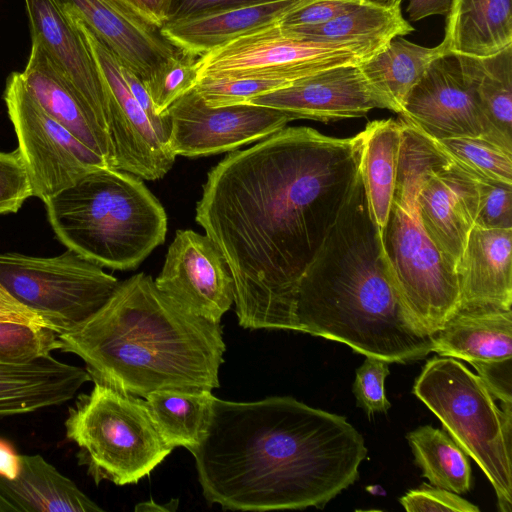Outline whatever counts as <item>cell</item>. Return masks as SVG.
Instances as JSON below:
<instances>
[{
  "mask_svg": "<svg viewBox=\"0 0 512 512\" xmlns=\"http://www.w3.org/2000/svg\"><path fill=\"white\" fill-rule=\"evenodd\" d=\"M361 135L285 127L207 175L195 219L224 255L246 329L290 330L297 284L359 175Z\"/></svg>",
  "mask_w": 512,
  "mask_h": 512,
  "instance_id": "6da1fadb",
  "label": "cell"
},
{
  "mask_svg": "<svg viewBox=\"0 0 512 512\" xmlns=\"http://www.w3.org/2000/svg\"><path fill=\"white\" fill-rule=\"evenodd\" d=\"M204 498L225 510L323 508L359 477L362 435L343 416L290 396H214L190 450Z\"/></svg>",
  "mask_w": 512,
  "mask_h": 512,
  "instance_id": "7a4b0ae2",
  "label": "cell"
},
{
  "mask_svg": "<svg viewBox=\"0 0 512 512\" xmlns=\"http://www.w3.org/2000/svg\"><path fill=\"white\" fill-rule=\"evenodd\" d=\"M290 330L389 363L415 362L431 352V335L409 316L394 285L360 174L297 284Z\"/></svg>",
  "mask_w": 512,
  "mask_h": 512,
  "instance_id": "3957f363",
  "label": "cell"
},
{
  "mask_svg": "<svg viewBox=\"0 0 512 512\" xmlns=\"http://www.w3.org/2000/svg\"><path fill=\"white\" fill-rule=\"evenodd\" d=\"M57 336L58 350L81 358L91 381L124 394L219 387L220 323L187 312L145 273L119 282L100 309Z\"/></svg>",
  "mask_w": 512,
  "mask_h": 512,
  "instance_id": "277c9868",
  "label": "cell"
},
{
  "mask_svg": "<svg viewBox=\"0 0 512 512\" xmlns=\"http://www.w3.org/2000/svg\"><path fill=\"white\" fill-rule=\"evenodd\" d=\"M43 203L58 240L101 267L134 269L165 241L162 204L125 171L97 168Z\"/></svg>",
  "mask_w": 512,
  "mask_h": 512,
  "instance_id": "5b68a950",
  "label": "cell"
},
{
  "mask_svg": "<svg viewBox=\"0 0 512 512\" xmlns=\"http://www.w3.org/2000/svg\"><path fill=\"white\" fill-rule=\"evenodd\" d=\"M403 123L395 191L381 234L389 270L400 299L415 324L429 335L459 309L456 271L427 236L420 222L417 195L425 175L451 159L436 141Z\"/></svg>",
  "mask_w": 512,
  "mask_h": 512,
  "instance_id": "8992f818",
  "label": "cell"
},
{
  "mask_svg": "<svg viewBox=\"0 0 512 512\" xmlns=\"http://www.w3.org/2000/svg\"><path fill=\"white\" fill-rule=\"evenodd\" d=\"M412 393L484 472L499 510L511 512L512 404L499 409L482 379L451 357L428 360Z\"/></svg>",
  "mask_w": 512,
  "mask_h": 512,
  "instance_id": "52a82bcc",
  "label": "cell"
},
{
  "mask_svg": "<svg viewBox=\"0 0 512 512\" xmlns=\"http://www.w3.org/2000/svg\"><path fill=\"white\" fill-rule=\"evenodd\" d=\"M66 437L96 484L137 483L173 450L158 431L145 400L94 383L78 396L65 421Z\"/></svg>",
  "mask_w": 512,
  "mask_h": 512,
  "instance_id": "ba28073f",
  "label": "cell"
},
{
  "mask_svg": "<svg viewBox=\"0 0 512 512\" xmlns=\"http://www.w3.org/2000/svg\"><path fill=\"white\" fill-rule=\"evenodd\" d=\"M0 283L59 334L100 309L119 281L98 264L67 248L52 257L0 252Z\"/></svg>",
  "mask_w": 512,
  "mask_h": 512,
  "instance_id": "9c48e42d",
  "label": "cell"
},
{
  "mask_svg": "<svg viewBox=\"0 0 512 512\" xmlns=\"http://www.w3.org/2000/svg\"><path fill=\"white\" fill-rule=\"evenodd\" d=\"M381 49L365 44L310 41L275 22L200 56L198 79L255 77L293 83L327 68L359 64Z\"/></svg>",
  "mask_w": 512,
  "mask_h": 512,
  "instance_id": "30bf717a",
  "label": "cell"
},
{
  "mask_svg": "<svg viewBox=\"0 0 512 512\" xmlns=\"http://www.w3.org/2000/svg\"><path fill=\"white\" fill-rule=\"evenodd\" d=\"M3 100L17 137V148L28 171L33 196L44 202L88 172L109 167L101 156L42 108L27 90L20 72H12L7 77Z\"/></svg>",
  "mask_w": 512,
  "mask_h": 512,
  "instance_id": "8fae6325",
  "label": "cell"
},
{
  "mask_svg": "<svg viewBox=\"0 0 512 512\" xmlns=\"http://www.w3.org/2000/svg\"><path fill=\"white\" fill-rule=\"evenodd\" d=\"M165 112L170 121L169 148L175 156L186 157L235 150L293 121L283 111L250 103L208 106L194 87Z\"/></svg>",
  "mask_w": 512,
  "mask_h": 512,
  "instance_id": "7c38bea8",
  "label": "cell"
},
{
  "mask_svg": "<svg viewBox=\"0 0 512 512\" xmlns=\"http://www.w3.org/2000/svg\"><path fill=\"white\" fill-rule=\"evenodd\" d=\"M63 11L86 42L108 91L114 168L140 179H161L173 166L176 156L159 138L131 94L113 52L78 17Z\"/></svg>",
  "mask_w": 512,
  "mask_h": 512,
  "instance_id": "4fadbf2b",
  "label": "cell"
},
{
  "mask_svg": "<svg viewBox=\"0 0 512 512\" xmlns=\"http://www.w3.org/2000/svg\"><path fill=\"white\" fill-rule=\"evenodd\" d=\"M156 287L187 312L220 323L234 303L235 286L229 265L205 234L177 230Z\"/></svg>",
  "mask_w": 512,
  "mask_h": 512,
  "instance_id": "5bb4252c",
  "label": "cell"
},
{
  "mask_svg": "<svg viewBox=\"0 0 512 512\" xmlns=\"http://www.w3.org/2000/svg\"><path fill=\"white\" fill-rule=\"evenodd\" d=\"M399 115L436 141L455 137H484L492 141L490 125L452 53L432 61L410 91Z\"/></svg>",
  "mask_w": 512,
  "mask_h": 512,
  "instance_id": "9a60e30c",
  "label": "cell"
},
{
  "mask_svg": "<svg viewBox=\"0 0 512 512\" xmlns=\"http://www.w3.org/2000/svg\"><path fill=\"white\" fill-rule=\"evenodd\" d=\"M24 2L31 40L38 42L65 74L93 123L111 143L108 91L83 37L57 0Z\"/></svg>",
  "mask_w": 512,
  "mask_h": 512,
  "instance_id": "2e32d148",
  "label": "cell"
},
{
  "mask_svg": "<svg viewBox=\"0 0 512 512\" xmlns=\"http://www.w3.org/2000/svg\"><path fill=\"white\" fill-rule=\"evenodd\" d=\"M245 103L270 107L293 120L332 122L364 117L374 108L387 109L364 80L358 64L334 66Z\"/></svg>",
  "mask_w": 512,
  "mask_h": 512,
  "instance_id": "e0dca14e",
  "label": "cell"
},
{
  "mask_svg": "<svg viewBox=\"0 0 512 512\" xmlns=\"http://www.w3.org/2000/svg\"><path fill=\"white\" fill-rule=\"evenodd\" d=\"M417 204L427 236L456 271L477 216L476 179L453 161L445 162L425 175Z\"/></svg>",
  "mask_w": 512,
  "mask_h": 512,
  "instance_id": "ac0fdd59",
  "label": "cell"
},
{
  "mask_svg": "<svg viewBox=\"0 0 512 512\" xmlns=\"http://www.w3.org/2000/svg\"><path fill=\"white\" fill-rule=\"evenodd\" d=\"M78 17L142 82L166 60L182 53L162 33L109 0H57Z\"/></svg>",
  "mask_w": 512,
  "mask_h": 512,
  "instance_id": "d6986e66",
  "label": "cell"
},
{
  "mask_svg": "<svg viewBox=\"0 0 512 512\" xmlns=\"http://www.w3.org/2000/svg\"><path fill=\"white\" fill-rule=\"evenodd\" d=\"M456 273L458 310H511L512 228L474 225Z\"/></svg>",
  "mask_w": 512,
  "mask_h": 512,
  "instance_id": "ffe728a7",
  "label": "cell"
},
{
  "mask_svg": "<svg viewBox=\"0 0 512 512\" xmlns=\"http://www.w3.org/2000/svg\"><path fill=\"white\" fill-rule=\"evenodd\" d=\"M88 381L85 369L51 354L28 362L0 360V417L61 405Z\"/></svg>",
  "mask_w": 512,
  "mask_h": 512,
  "instance_id": "44dd1931",
  "label": "cell"
},
{
  "mask_svg": "<svg viewBox=\"0 0 512 512\" xmlns=\"http://www.w3.org/2000/svg\"><path fill=\"white\" fill-rule=\"evenodd\" d=\"M21 73L27 90L57 122L114 168L113 148L90 118L77 92L44 48L31 41Z\"/></svg>",
  "mask_w": 512,
  "mask_h": 512,
  "instance_id": "7402d4cb",
  "label": "cell"
},
{
  "mask_svg": "<svg viewBox=\"0 0 512 512\" xmlns=\"http://www.w3.org/2000/svg\"><path fill=\"white\" fill-rule=\"evenodd\" d=\"M305 0H277L168 22L163 35L183 53L200 57L231 40L278 22Z\"/></svg>",
  "mask_w": 512,
  "mask_h": 512,
  "instance_id": "603a6c76",
  "label": "cell"
},
{
  "mask_svg": "<svg viewBox=\"0 0 512 512\" xmlns=\"http://www.w3.org/2000/svg\"><path fill=\"white\" fill-rule=\"evenodd\" d=\"M431 352L473 367L512 359L511 310H458L431 335Z\"/></svg>",
  "mask_w": 512,
  "mask_h": 512,
  "instance_id": "cb8c5ba5",
  "label": "cell"
},
{
  "mask_svg": "<svg viewBox=\"0 0 512 512\" xmlns=\"http://www.w3.org/2000/svg\"><path fill=\"white\" fill-rule=\"evenodd\" d=\"M19 462L16 478L0 476V493L17 512L103 511L41 455H19Z\"/></svg>",
  "mask_w": 512,
  "mask_h": 512,
  "instance_id": "d4e9b609",
  "label": "cell"
},
{
  "mask_svg": "<svg viewBox=\"0 0 512 512\" xmlns=\"http://www.w3.org/2000/svg\"><path fill=\"white\" fill-rule=\"evenodd\" d=\"M361 135L359 173L370 216L382 234L390 215L403 140L401 119L369 122Z\"/></svg>",
  "mask_w": 512,
  "mask_h": 512,
  "instance_id": "484cf974",
  "label": "cell"
},
{
  "mask_svg": "<svg viewBox=\"0 0 512 512\" xmlns=\"http://www.w3.org/2000/svg\"><path fill=\"white\" fill-rule=\"evenodd\" d=\"M441 43L447 53L479 57L512 45V0H452Z\"/></svg>",
  "mask_w": 512,
  "mask_h": 512,
  "instance_id": "4316f807",
  "label": "cell"
},
{
  "mask_svg": "<svg viewBox=\"0 0 512 512\" xmlns=\"http://www.w3.org/2000/svg\"><path fill=\"white\" fill-rule=\"evenodd\" d=\"M446 53L442 43L429 48L397 37L358 67L369 88L387 109L400 114L410 91L432 61Z\"/></svg>",
  "mask_w": 512,
  "mask_h": 512,
  "instance_id": "83f0119b",
  "label": "cell"
},
{
  "mask_svg": "<svg viewBox=\"0 0 512 512\" xmlns=\"http://www.w3.org/2000/svg\"><path fill=\"white\" fill-rule=\"evenodd\" d=\"M455 55L490 125L491 140L512 151V45L489 56Z\"/></svg>",
  "mask_w": 512,
  "mask_h": 512,
  "instance_id": "f1b7e54d",
  "label": "cell"
},
{
  "mask_svg": "<svg viewBox=\"0 0 512 512\" xmlns=\"http://www.w3.org/2000/svg\"><path fill=\"white\" fill-rule=\"evenodd\" d=\"M284 28L318 43L365 44L380 49L392 39L414 30L403 18L401 8L390 9L366 3L320 25Z\"/></svg>",
  "mask_w": 512,
  "mask_h": 512,
  "instance_id": "f546056e",
  "label": "cell"
},
{
  "mask_svg": "<svg viewBox=\"0 0 512 512\" xmlns=\"http://www.w3.org/2000/svg\"><path fill=\"white\" fill-rule=\"evenodd\" d=\"M213 398L211 391L162 390L144 399L166 443L173 449L183 446L190 450L205 432Z\"/></svg>",
  "mask_w": 512,
  "mask_h": 512,
  "instance_id": "4dcf8cb0",
  "label": "cell"
},
{
  "mask_svg": "<svg viewBox=\"0 0 512 512\" xmlns=\"http://www.w3.org/2000/svg\"><path fill=\"white\" fill-rule=\"evenodd\" d=\"M407 440L422 476L430 484L457 494L471 490V467L465 452L444 431L430 425L407 434Z\"/></svg>",
  "mask_w": 512,
  "mask_h": 512,
  "instance_id": "1f68e13d",
  "label": "cell"
},
{
  "mask_svg": "<svg viewBox=\"0 0 512 512\" xmlns=\"http://www.w3.org/2000/svg\"><path fill=\"white\" fill-rule=\"evenodd\" d=\"M436 143L475 179L512 184V151L484 137H455Z\"/></svg>",
  "mask_w": 512,
  "mask_h": 512,
  "instance_id": "d6a6232c",
  "label": "cell"
},
{
  "mask_svg": "<svg viewBox=\"0 0 512 512\" xmlns=\"http://www.w3.org/2000/svg\"><path fill=\"white\" fill-rule=\"evenodd\" d=\"M198 58L182 52L162 63L143 82L157 114L163 115L177 99L195 86Z\"/></svg>",
  "mask_w": 512,
  "mask_h": 512,
  "instance_id": "836d02e7",
  "label": "cell"
},
{
  "mask_svg": "<svg viewBox=\"0 0 512 512\" xmlns=\"http://www.w3.org/2000/svg\"><path fill=\"white\" fill-rule=\"evenodd\" d=\"M58 348V336L52 329L0 322V360L28 362Z\"/></svg>",
  "mask_w": 512,
  "mask_h": 512,
  "instance_id": "e575fe53",
  "label": "cell"
},
{
  "mask_svg": "<svg viewBox=\"0 0 512 512\" xmlns=\"http://www.w3.org/2000/svg\"><path fill=\"white\" fill-rule=\"evenodd\" d=\"M389 364L383 359L366 356L356 370L352 392L357 405L368 417L376 413H385L391 407L385 392V379L390 373Z\"/></svg>",
  "mask_w": 512,
  "mask_h": 512,
  "instance_id": "d590c367",
  "label": "cell"
},
{
  "mask_svg": "<svg viewBox=\"0 0 512 512\" xmlns=\"http://www.w3.org/2000/svg\"><path fill=\"white\" fill-rule=\"evenodd\" d=\"M32 196L30 178L20 150H0V215L18 212Z\"/></svg>",
  "mask_w": 512,
  "mask_h": 512,
  "instance_id": "8d00e7d4",
  "label": "cell"
},
{
  "mask_svg": "<svg viewBox=\"0 0 512 512\" xmlns=\"http://www.w3.org/2000/svg\"><path fill=\"white\" fill-rule=\"evenodd\" d=\"M479 204L475 224L482 228H512V184L476 179Z\"/></svg>",
  "mask_w": 512,
  "mask_h": 512,
  "instance_id": "74e56055",
  "label": "cell"
},
{
  "mask_svg": "<svg viewBox=\"0 0 512 512\" xmlns=\"http://www.w3.org/2000/svg\"><path fill=\"white\" fill-rule=\"evenodd\" d=\"M407 512H479V508L459 494L423 483L399 499Z\"/></svg>",
  "mask_w": 512,
  "mask_h": 512,
  "instance_id": "f35d334b",
  "label": "cell"
},
{
  "mask_svg": "<svg viewBox=\"0 0 512 512\" xmlns=\"http://www.w3.org/2000/svg\"><path fill=\"white\" fill-rule=\"evenodd\" d=\"M361 3L363 2L359 0H305L284 15L278 23L287 28L320 25Z\"/></svg>",
  "mask_w": 512,
  "mask_h": 512,
  "instance_id": "ab89813d",
  "label": "cell"
},
{
  "mask_svg": "<svg viewBox=\"0 0 512 512\" xmlns=\"http://www.w3.org/2000/svg\"><path fill=\"white\" fill-rule=\"evenodd\" d=\"M271 1L277 0H170L166 23L224 9Z\"/></svg>",
  "mask_w": 512,
  "mask_h": 512,
  "instance_id": "60d3db41",
  "label": "cell"
},
{
  "mask_svg": "<svg viewBox=\"0 0 512 512\" xmlns=\"http://www.w3.org/2000/svg\"><path fill=\"white\" fill-rule=\"evenodd\" d=\"M493 397L502 404H512V359L474 366Z\"/></svg>",
  "mask_w": 512,
  "mask_h": 512,
  "instance_id": "b9f144b4",
  "label": "cell"
},
{
  "mask_svg": "<svg viewBox=\"0 0 512 512\" xmlns=\"http://www.w3.org/2000/svg\"><path fill=\"white\" fill-rule=\"evenodd\" d=\"M0 322L16 323L52 329V326L37 312L14 298L0 283Z\"/></svg>",
  "mask_w": 512,
  "mask_h": 512,
  "instance_id": "7bdbcfd3",
  "label": "cell"
},
{
  "mask_svg": "<svg viewBox=\"0 0 512 512\" xmlns=\"http://www.w3.org/2000/svg\"><path fill=\"white\" fill-rule=\"evenodd\" d=\"M127 13L161 28L167 22L170 0H109Z\"/></svg>",
  "mask_w": 512,
  "mask_h": 512,
  "instance_id": "ee69618b",
  "label": "cell"
},
{
  "mask_svg": "<svg viewBox=\"0 0 512 512\" xmlns=\"http://www.w3.org/2000/svg\"><path fill=\"white\" fill-rule=\"evenodd\" d=\"M452 0H408L407 14L411 21H419L432 15L447 16Z\"/></svg>",
  "mask_w": 512,
  "mask_h": 512,
  "instance_id": "f6af8a7d",
  "label": "cell"
},
{
  "mask_svg": "<svg viewBox=\"0 0 512 512\" xmlns=\"http://www.w3.org/2000/svg\"><path fill=\"white\" fill-rule=\"evenodd\" d=\"M19 470V455L8 441L0 438V476L12 480Z\"/></svg>",
  "mask_w": 512,
  "mask_h": 512,
  "instance_id": "bcb514c9",
  "label": "cell"
},
{
  "mask_svg": "<svg viewBox=\"0 0 512 512\" xmlns=\"http://www.w3.org/2000/svg\"><path fill=\"white\" fill-rule=\"evenodd\" d=\"M178 507V500L172 499L165 505L157 504L150 500L147 502L138 503L135 506V511H175Z\"/></svg>",
  "mask_w": 512,
  "mask_h": 512,
  "instance_id": "7dc6e473",
  "label": "cell"
},
{
  "mask_svg": "<svg viewBox=\"0 0 512 512\" xmlns=\"http://www.w3.org/2000/svg\"><path fill=\"white\" fill-rule=\"evenodd\" d=\"M366 4H371L375 6H380L384 8H401V3L403 0H359Z\"/></svg>",
  "mask_w": 512,
  "mask_h": 512,
  "instance_id": "c3c4849f",
  "label": "cell"
},
{
  "mask_svg": "<svg viewBox=\"0 0 512 512\" xmlns=\"http://www.w3.org/2000/svg\"><path fill=\"white\" fill-rule=\"evenodd\" d=\"M0 512H17L14 506L0 493Z\"/></svg>",
  "mask_w": 512,
  "mask_h": 512,
  "instance_id": "681fc988",
  "label": "cell"
}]
</instances>
